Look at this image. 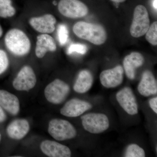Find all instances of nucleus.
<instances>
[{"label": "nucleus", "mask_w": 157, "mask_h": 157, "mask_svg": "<svg viewBox=\"0 0 157 157\" xmlns=\"http://www.w3.org/2000/svg\"><path fill=\"white\" fill-rule=\"evenodd\" d=\"M124 156L126 157H144L145 151L143 148L135 144H132L127 147Z\"/></svg>", "instance_id": "obj_21"}, {"label": "nucleus", "mask_w": 157, "mask_h": 157, "mask_svg": "<svg viewBox=\"0 0 157 157\" xmlns=\"http://www.w3.org/2000/svg\"><path fill=\"white\" fill-rule=\"evenodd\" d=\"M4 42L7 49L16 56H24L31 50L30 39L23 31L19 29L9 30L5 36Z\"/></svg>", "instance_id": "obj_1"}, {"label": "nucleus", "mask_w": 157, "mask_h": 157, "mask_svg": "<svg viewBox=\"0 0 157 157\" xmlns=\"http://www.w3.org/2000/svg\"><path fill=\"white\" fill-rule=\"evenodd\" d=\"M29 122L24 119H18L12 121L6 128V133L11 139H22L29 132Z\"/></svg>", "instance_id": "obj_14"}, {"label": "nucleus", "mask_w": 157, "mask_h": 157, "mask_svg": "<svg viewBox=\"0 0 157 157\" xmlns=\"http://www.w3.org/2000/svg\"><path fill=\"white\" fill-rule=\"evenodd\" d=\"M87 51V47L84 44H79V43H75L72 44L69 46L68 48V54L70 55L71 54L76 52L81 54H84L86 53Z\"/></svg>", "instance_id": "obj_25"}, {"label": "nucleus", "mask_w": 157, "mask_h": 157, "mask_svg": "<svg viewBox=\"0 0 157 157\" xmlns=\"http://www.w3.org/2000/svg\"><path fill=\"white\" fill-rule=\"evenodd\" d=\"M81 119L85 130L91 134L103 133L109 128V119L104 113H91L82 116Z\"/></svg>", "instance_id": "obj_4"}, {"label": "nucleus", "mask_w": 157, "mask_h": 157, "mask_svg": "<svg viewBox=\"0 0 157 157\" xmlns=\"http://www.w3.org/2000/svg\"><path fill=\"white\" fill-rule=\"evenodd\" d=\"M48 131L51 136L58 141L72 139L76 137L77 132L70 122L61 119H53L49 121Z\"/></svg>", "instance_id": "obj_3"}, {"label": "nucleus", "mask_w": 157, "mask_h": 157, "mask_svg": "<svg viewBox=\"0 0 157 157\" xmlns=\"http://www.w3.org/2000/svg\"><path fill=\"white\" fill-rule=\"evenodd\" d=\"M93 77L91 73L87 70H83L78 73L73 86V90L78 94H84L92 86Z\"/></svg>", "instance_id": "obj_19"}, {"label": "nucleus", "mask_w": 157, "mask_h": 157, "mask_svg": "<svg viewBox=\"0 0 157 157\" xmlns=\"http://www.w3.org/2000/svg\"><path fill=\"white\" fill-rule=\"evenodd\" d=\"M57 35L60 44L61 45H65L69 38V32L67 26L64 24L59 25L58 28Z\"/></svg>", "instance_id": "obj_23"}, {"label": "nucleus", "mask_w": 157, "mask_h": 157, "mask_svg": "<svg viewBox=\"0 0 157 157\" xmlns=\"http://www.w3.org/2000/svg\"><path fill=\"white\" fill-rule=\"evenodd\" d=\"M3 34V31L2 26L0 25V38L2 37Z\"/></svg>", "instance_id": "obj_30"}, {"label": "nucleus", "mask_w": 157, "mask_h": 157, "mask_svg": "<svg viewBox=\"0 0 157 157\" xmlns=\"http://www.w3.org/2000/svg\"><path fill=\"white\" fill-rule=\"evenodd\" d=\"M144 59L141 54L133 52L124 58L123 65L128 78L133 80L135 78V70L143 65Z\"/></svg>", "instance_id": "obj_17"}, {"label": "nucleus", "mask_w": 157, "mask_h": 157, "mask_svg": "<svg viewBox=\"0 0 157 157\" xmlns=\"http://www.w3.org/2000/svg\"><path fill=\"white\" fill-rule=\"evenodd\" d=\"M124 73L123 68L120 65L102 71L100 76L101 84L107 88L117 87L123 82Z\"/></svg>", "instance_id": "obj_10"}, {"label": "nucleus", "mask_w": 157, "mask_h": 157, "mask_svg": "<svg viewBox=\"0 0 157 157\" xmlns=\"http://www.w3.org/2000/svg\"><path fill=\"white\" fill-rule=\"evenodd\" d=\"M150 107L155 113H157V98L155 97L151 98L149 101Z\"/></svg>", "instance_id": "obj_26"}, {"label": "nucleus", "mask_w": 157, "mask_h": 157, "mask_svg": "<svg viewBox=\"0 0 157 157\" xmlns=\"http://www.w3.org/2000/svg\"><path fill=\"white\" fill-rule=\"evenodd\" d=\"M36 82V76L33 68L25 66L17 73L12 85L17 90L28 91L35 87Z\"/></svg>", "instance_id": "obj_8"}, {"label": "nucleus", "mask_w": 157, "mask_h": 157, "mask_svg": "<svg viewBox=\"0 0 157 157\" xmlns=\"http://www.w3.org/2000/svg\"><path fill=\"white\" fill-rule=\"evenodd\" d=\"M16 13L11 0H0V17L6 18L14 16Z\"/></svg>", "instance_id": "obj_20"}, {"label": "nucleus", "mask_w": 157, "mask_h": 157, "mask_svg": "<svg viewBox=\"0 0 157 157\" xmlns=\"http://www.w3.org/2000/svg\"><path fill=\"white\" fill-rule=\"evenodd\" d=\"M92 107L91 104L87 101L74 98L67 102L60 112L64 116L76 117L81 115Z\"/></svg>", "instance_id": "obj_11"}, {"label": "nucleus", "mask_w": 157, "mask_h": 157, "mask_svg": "<svg viewBox=\"0 0 157 157\" xmlns=\"http://www.w3.org/2000/svg\"><path fill=\"white\" fill-rule=\"evenodd\" d=\"M6 119H7V115L5 110L0 106V124L5 122Z\"/></svg>", "instance_id": "obj_27"}, {"label": "nucleus", "mask_w": 157, "mask_h": 157, "mask_svg": "<svg viewBox=\"0 0 157 157\" xmlns=\"http://www.w3.org/2000/svg\"><path fill=\"white\" fill-rule=\"evenodd\" d=\"M150 27L148 12L144 6L139 5L135 8L134 17L130 28L132 37L139 38L146 33Z\"/></svg>", "instance_id": "obj_6"}, {"label": "nucleus", "mask_w": 157, "mask_h": 157, "mask_svg": "<svg viewBox=\"0 0 157 157\" xmlns=\"http://www.w3.org/2000/svg\"><path fill=\"white\" fill-rule=\"evenodd\" d=\"M9 61L6 52L0 49V75L6 72L9 67Z\"/></svg>", "instance_id": "obj_24"}, {"label": "nucleus", "mask_w": 157, "mask_h": 157, "mask_svg": "<svg viewBox=\"0 0 157 157\" xmlns=\"http://www.w3.org/2000/svg\"><path fill=\"white\" fill-rule=\"evenodd\" d=\"M116 97L121 107L129 115H135L138 113L137 100L131 88H124L118 92Z\"/></svg>", "instance_id": "obj_9"}, {"label": "nucleus", "mask_w": 157, "mask_h": 157, "mask_svg": "<svg viewBox=\"0 0 157 157\" xmlns=\"http://www.w3.org/2000/svg\"><path fill=\"white\" fill-rule=\"evenodd\" d=\"M56 49L55 41L49 34H41L37 36L35 53L38 58H42L47 52H54Z\"/></svg>", "instance_id": "obj_15"}, {"label": "nucleus", "mask_w": 157, "mask_h": 157, "mask_svg": "<svg viewBox=\"0 0 157 157\" xmlns=\"http://www.w3.org/2000/svg\"><path fill=\"white\" fill-rule=\"evenodd\" d=\"M0 106L12 115L19 112L20 102L18 98L6 90H0Z\"/></svg>", "instance_id": "obj_18"}, {"label": "nucleus", "mask_w": 157, "mask_h": 157, "mask_svg": "<svg viewBox=\"0 0 157 157\" xmlns=\"http://www.w3.org/2000/svg\"><path fill=\"white\" fill-rule=\"evenodd\" d=\"M137 90L139 94L144 97H148L152 95L156 94V80L150 71L147 70L144 71L137 86Z\"/></svg>", "instance_id": "obj_16"}, {"label": "nucleus", "mask_w": 157, "mask_h": 157, "mask_svg": "<svg viewBox=\"0 0 157 157\" xmlns=\"http://www.w3.org/2000/svg\"><path fill=\"white\" fill-rule=\"evenodd\" d=\"M56 20L50 14H44L39 17H31L29 23L35 30L41 34H49L55 30Z\"/></svg>", "instance_id": "obj_12"}, {"label": "nucleus", "mask_w": 157, "mask_h": 157, "mask_svg": "<svg viewBox=\"0 0 157 157\" xmlns=\"http://www.w3.org/2000/svg\"><path fill=\"white\" fill-rule=\"evenodd\" d=\"M146 39L153 45H157V22L153 23L146 33Z\"/></svg>", "instance_id": "obj_22"}, {"label": "nucleus", "mask_w": 157, "mask_h": 157, "mask_svg": "<svg viewBox=\"0 0 157 157\" xmlns=\"http://www.w3.org/2000/svg\"><path fill=\"white\" fill-rule=\"evenodd\" d=\"M70 92L69 85L64 81L56 78L45 87L44 94L49 103L59 104H62L66 100Z\"/></svg>", "instance_id": "obj_5"}, {"label": "nucleus", "mask_w": 157, "mask_h": 157, "mask_svg": "<svg viewBox=\"0 0 157 157\" xmlns=\"http://www.w3.org/2000/svg\"><path fill=\"white\" fill-rule=\"evenodd\" d=\"M43 153L50 157H70L71 151L69 147L61 144L51 140H44L40 145Z\"/></svg>", "instance_id": "obj_13"}, {"label": "nucleus", "mask_w": 157, "mask_h": 157, "mask_svg": "<svg viewBox=\"0 0 157 157\" xmlns=\"http://www.w3.org/2000/svg\"><path fill=\"white\" fill-rule=\"evenodd\" d=\"M112 2H115L121 3L123 2L126 0H111Z\"/></svg>", "instance_id": "obj_29"}, {"label": "nucleus", "mask_w": 157, "mask_h": 157, "mask_svg": "<svg viewBox=\"0 0 157 157\" xmlns=\"http://www.w3.org/2000/svg\"><path fill=\"white\" fill-rule=\"evenodd\" d=\"M1 140H2V135H1V133H0V143H1Z\"/></svg>", "instance_id": "obj_31"}, {"label": "nucleus", "mask_w": 157, "mask_h": 157, "mask_svg": "<svg viewBox=\"0 0 157 157\" xmlns=\"http://www.w3.org/2000/svg\"><path fill=\"white\" fill-rule=\"evenodd\" d=\"M58 8L60 14L69 18L83 17L88 13L87 6L79 0H60Z\"/></svg>", "instance_id": "obj_7"}, {"label": "nucleus", "mask_w": 157, "mask_h": 157, "mask_svg": "<svg viewBox=\"0 0 157 157\" xmlns=\"http://www.w3.org/2000/svg\"><path fill=\"white\" fill-rule=\"evenodd\" d=\"M73 31L78 38L87 40L96 45L104 44L107 39L105 29L97 24L79 21L73 26Z\"/></svg>", "instance_id": "obj_2"}, {"label": "nucleus", "mask_w": 157, "mask_h": 157, "mask_svg": "<svg viewBox=\"0 0 157 157\" xmlns=\"http://www.w3.org/2000/svg\"><path fill=\"white\" fill-rule=\"evenodd\" d=\"M157 0H154L153 2V6L154 8L156 10H157Z\"/></svg>", "instance_id": "obj_28"}]
</instances>
